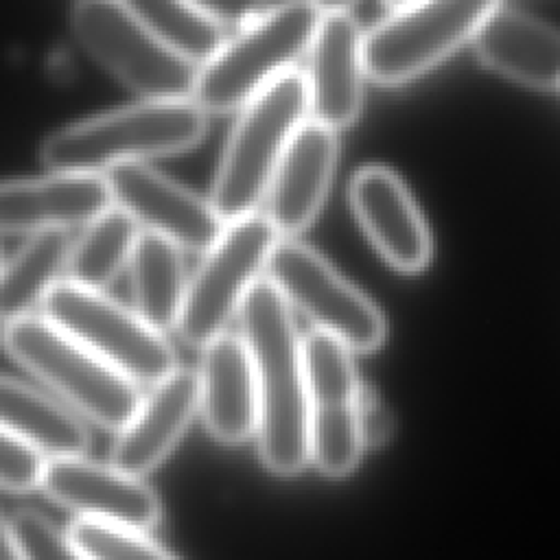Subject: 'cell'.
I'll list each match as a JSON object with an SVG mask.
<instances>
[{"label": "cell", "mask_w": 560, "mask_h": 560, "mask_svg": "<svg viewBox=\"0 0 560 560\" xmlns=\"http://www.w3.org/2000/svg\"><path fill=\"white\" fill-rule=\"evenodd\" d=\"M238 319L256 372L260 459L273 475H298L311 462L308 389L291 306L262 276L249 289Z\"/></svg>", "instance_id": "obj_1"}, {"label": "cell", "mask_w": 560, "mask_h": 560, "mask_svg": "<svg viewBox=\"0 0 560 560\" xmlns=\"http://www.w3.org/2000/svg\"><path fill=\"white\" fill-rule=\"evenodd\" d=\"M208 114L192 101H140L59 127L44 138L39 160L52 173H94L192 149Z\"/></svg>", "instance_id": "obj_2"}, {"label": "cell", "mask_w": 560, "mask_h": 560, "mask_svg": "<svg viewBox=\"0 0 560 560\" xmlns=\"http://www.w3.org/2000/svg\"><path fill=\"white\" fill-rule=\"evenodd\" d=\"M306 114L308 90L298 68L280 74L241 107L210 190V203L223 223L254 214Z\"/></svg>", "instance_id": "obj_3"}, {"label": "cell", "mask_w": 560, "mask_h": 560, "mask_svg": "<svg viewBox=\"0 0 560 560\" xmlns=\"http://www.w3.org/2000/svg\"><path fill=\"white\" fill-rule=\"evenodd\" d=\"M0 346L74 411L107 431L118 433L142 400L136 383L44 315H26L7 324Z\"/></svg>", "instance_id": "obj_4"}, {"label": "cell", "mask_w": 560, "mask_h": 560, "mask_svg": "<svg viewBox=\"0 0 560 560\" xmlns=\"http://www.w3.org/2000/svg\"><path fill=\"white\" fill-rule=\"evenodd\" d=\"M322 15L315 2L269 4L197 70L190 98L206 114L243 107L308 52Z\"/></svg>", "instance_id": "obj_5"}, {"label": "cell", "mask_w": 560, "mask_h": 560, "mask_svg": "<svg viewBox=\"0 0 560 560\" xmlns=\"http://www.w3.org/2000/svg\"><path fill=\"white\" fill-rule=\"evenodd\" d=\"M42 315L136 385H158L177 365L162 330L103 291L59 280L42 304Z\"/></svg>", "instance_id": "obj_6"}, {"label": "cell", "mask_w": 560, "mask_h": 560, "mask_svg": "<svg viewBox=\"0 0 560 560\" xmlns=\"http://www.w3.org/2000/svg\"><path fill=\"white\" fill-rule=\"evenodd\" d=\"M70 28L90 57L142 101L190 98L199 68L168 50L127 2H74Z\"/></svg>", "instance_id": "obj_7"}, {"label": "cell", "mask_w": 560, "mask_h": 560, "mask_svg": "<svg viewBox=\"0 0 560 560\" xmlns=\"http://www.w3.org/2000/svg\"><path fill=\"white\" fill-rule=\"evenodd\" d=\"M280 236L265 214H247L225 223L219 238L203 252L188 278L182 313L175 324L179 339L192 348L208 346L238 315L249 289L262 278Z\"/></svg>", "instance_id": "obj_8"}, {"label": "cell", "mask_w": 560, "mask_h": 560, "mask_svg": "<svg viewBox=\"0 0 560 560\" xmlns=\"http://www.w3.org/2000/svg\"><path fill=\"white\" fill-rule=\"evenodd\" d=\"M265 278L284 302L352 352H372L385 339L381 308L350 284L319 252L298 238H280Z\"/></svg>", "instance_id": "obj_9"}, {"label": "cell", "mask_w": 560, "mask_h": 560, "mask_svg": "<svg viewBox=\"0 0 560 560\" xmlns=\"http://www.w3.org/2000/svg\"><path fill=\"white\" fill-rule=\"evenodd\" d=\"M497 2L435 0L400 4L363 35V70L376 83L409 81L470 39Z\"/></svg>", "instance_id": "obj_10"}, {"label": "cell", "mask_w": 560, "mask_h": 560, "mask_svg": "<svg viewBox=\"0 0 560 560\" xmlns=\"http://www.w3.org/2000/svg\"><path fill=\"white\" fill-rule=\"evenodd\" d=\"M308 389V455L326 477H346L365 448L361 435V383L352 350L339 339L313 330L302 337Z\"/></svg>", "instance_id": "obj_11"}, {"label": "cell", "mask_w": 560, "mask_h": 560, "mask_svg": "<svg viewBox=\"0 0 560 560\" xmlns=\"http://www.w3.org/2000/svg\"><path fill=\"white\" fill-rule=\"evenodd\" d=\"M39 488L83 521L151 532L162 518V503L151 486L83 455L46 459Z\"/></svg>", "instance_id": "obj_12"}, {"label": "cell", "mask_w": 560, "mask_h": 560, "mask_svg": "<svg viewBox=\"0 0 560 560\" xmlns=\"http://www.w3.org/2000/svg\"><path fill=\"white\" fill-rule=\"evenodd\" d=\"M105 179L116 208L179 249L206 252L225 228L210 199L195 195L149 164L116 166L105 173Z\"/></svg>", "instance_id": "obj_13"}, {"label": "cell", "mask_w": 560, "mask_h": 560, "mask_svg": "<svg viewBox=\"0 0 560 560\" xmlns=\"http://www.w3.org/2000/svg\"><path fill=\"white\" fill-rule=\"evenodd\" d=\"M363 35L346 4L324 7L304 79L313 120L332 131L352 125L361 109Z\"/></svg>", "instance_id": "obj_14"}, {"label": "cell", "mask_w": 560, "mask_h": 560, "mask_svg": "<svg viewBox=\"0 0 560 560\" xmlns=\"http://www.w3.org/2000/svg\"><path fill=\"white\" fill-rule=\"evenodd\" d=\"M114 206L105 175L50 173L0 182V232L37 234L88 225Z\"/></svg>", "instance_id": "obj_15"}, {"label": "cell", "mask_w": 560, "mask_h": 560, "mask_svg": "<svg viewBox=\"0 0 560 560\" xmlns=\"http://www.w3.org/2000/svg\"><path fill=\"white\" fill-rule=\"evenodd\" d=\"M337 162V136L308 118L291 136L265 195V217L280 238H293L317 217Z\"/></svg>", "instance_id": "obj_16"}, {"label": "cell", "mask_w": 560, "mask_h": 560, "mask_svg": "<svg viewBox=\"0 0 560 560\" xmlns=\"http://www.w3.org/2000/svg\"><path fill=\"white\" fill-rule=\"evenodd\" d=\"M199 411V378L190 368H177L151 387L131 420L116 433L109 464L142 477L160 466L177 446Z\"/></svg>", "instance_id": "obj_17"}, {"label": "cell", "mask_w": 560, "mask_h": 560, "mask_svg": "<svg viewBox=\"0 0 560 560\" xmlns=\"http://www.w3.org/2000/svg\"><path fill=\"white\" fill-rule=\"evenodd\" d=\"M352 210L383 258L400 271H420L431 236L405 184L385 166H363L350 182Z\"/></svg>", "instance_id": "obj_18"}, {"label": "cell", "mask_w": 560, "mask_h": 560, "mask_svg": "<svg viewBox=\"0 0 560 560\" xmlns=\"http://www.w3.org/2000/svg\"><path fill=\"white\" fill-rule=\"evenodd\" d=\"M199 411L208 433L223 444H241L258 429V387L249 348L234 332H221L201 348Z\"/></svg>", "instance_id": "obj_19"}, {"label": "cell", "mask_w": 560, "mask_h": 560, "mask_svg": "<svg viewBox=\"0 0 560 560\" xmlns=\"http://www.w3.org/2000/svg\"><path fill=\"white\" fill-rule=\"evenodd\" d=\"M479 57L497 72L538 88H560V33L512 7L494 9L477 26Z\"/></svg>", "instance_id": "obj_20"}, {"label": "cell", "mask_w": 560, "mask_h": 560, "mask_svg": "<svg viewBox=\"0 0 560 560\" xmlns=\"http://www.w3.org/2000/svg\"><path fill=\"white\" fill-rule=\"evenodd\" d=\"M0 429L28 442L46 459L81 457L90 446V433L74 411L4 374H0Z\"/></svg>", "instance_id": "obj_21"}, {"label": "cell", "mask_w": 560, "mask_h": 560, "mask_svg": "<svg viewBox=\"0 0 560 560\" xmlns=\"http://www.w3.org/2000/svg\"><path fill=\"white\" fill-rule=\"evenodd\" d=\"M72 241L66 230L31 234L0 267V324L7 326L42 308L68 267Z\"/></svg>", "instance_id": "obj_22"}, {"label": "cell", "mask_w": 560, "mask_h": 560, "mask_svg": "<svg viewBox=\"0 0 560 560\" xmlns=\"http://www.w3.org/2000/svg\"><path fill=\"white\" fill-rule=\"evenodd\" d=\"M129 278L136 313L162 332L175 328L188 287L182 249L160 234L140 230Z\"/></svg>", "instance_id": "obj_23"}, {"label": "cell", "mask_w": 560, "mask_h": 560, "mask_svg": "<svg viewBox=\"0 0 560 560\" xmlns=\"http://www.w3.org/2000/svg\"><path fill=\"white\" fill-rule=\"evenodd\" d=\"M138 236V223L127 212L112 206L72 241L66 267L68 280L85 289L103 291L129 267Z\"/></svg>", "instance_id": "obj_24"}, {"label": "cell", "mask_w": 560, "mask_h": 560, "mask_svg": "<svg viewBox=\"0 0 560 560\" xmlns=\"http://www.w3.org/2000/svg\"><path fill=\"white\" fill-rule=\"evenodd\" d=\"M129 9L175 55L201 68L228 42L225 26L203 2L131 0Z\"/></svg>", "instance_id": "obj_25"}, {"label": "cell", "mask_w": 560, "mask_h": 560, "mask_svg": "<svg viewBox=\"0 0 560 560\" xmlns=\"http://www.w3.org/2000/svg\"><path fill=\"white\" fill-rule=\"evenodd\" d=\"M66 538L81 560H177L147 532L77 518Z\"/></svg>", "instance_id": "obj_26"}, {"label": "cell", "mask_w": 560, "mask_h": 560, "mask_svg": "<svg viewBox=\"0 0 560 560\" xmlns=\"http://www.w3.org/2000/svg\"><path fill=\"white\" fill-rule=\"evenodd\" d=\"M26 560H81L66 534L37 510H20L11 518Z\"/></svg>", "instance_id": "obj_27"}, {"label": "cell", "mask_w": 560, "mask_h": 560, "mask_svg": "<svg viewBox=\"0 0 560 560\" xmlns=\"http://www.w3.org/2000/svg\"><path fill=\"white\" fill-rule=\"evenodd\" d=\"M46 457L20 440L18 435L0 429V488L9 492H28L39 488Z\"/></svg>", "instance_id": "obj_28"}, {"label": "cell", "mask_w": 560, "mask_h": 560, "mask_svg": "<svg viewBox=\"0 0 560 560\" xmlns=\"http://www.w3.org/2000/svg\"><path fill=\"white\" fill-rule=\"evenodd\" d=\"M359 418H361V435L365 446H378L383 444L392 433V416L387 407L378 400V396L361 387V400H359Z\"/></svg>", "instance_id": "obj_29"}, {"label": "cell", "mask_w": 560, "mask_h": 560, "mask_svg": "<svg viewBox=\"0 0 560 560\" xmlns=\"http://www.w3.org/2000/svg\"><path fill=\"white\" fill-rule=\"evenodd\" d=\"M0 560H26L11 521L0 514Z\"/></svg>", "instance_id": "obj_30"}, {"label": "cell", "mask_w": 560, "mask_h": 560, "mask_svg": "<svg viewBox=\"0 0 560 560\" xmlns=\"http://www.w3.org/2000/svg\"><path fill=\"white\" fill-rule=\"evenodd\" d=\"M2 262H4V260H2V256H0V267H2Z\"/></svg>", "instance_id": "obj_31"}]
</instances>
